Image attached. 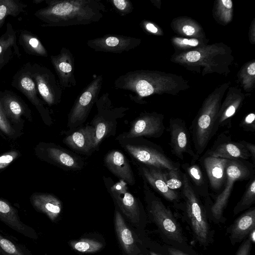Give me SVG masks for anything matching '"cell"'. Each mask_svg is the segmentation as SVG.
<instances>
[{
    "label": "cell",
    "instance_id": "6da1fadb",
    "mask_svg": "<svg viewBox=\"0 0 255 255\" xmlns=\"http://www.w3.org/2000/svg\"><path fill=\"white\" fill-rule=\"evenodd\" d=\"M47 6L36 10L34 16L43 27H66L97 22L106 12L100 0H46Z\"/></svg>",
    "mask_w": 255,
    "mask_h": 255
},
{
    "label": "cell",
    "instance_id": "7a4b0ae2",
    "mask_svg": "<svg viewBox=\"0 0 255 255\" xmlns=\"http://www.w3.org/2000/svg\"><path fill=\"white\" fill-rule=\"evenodd\" d=\"M121 147L135 164L152 167L161 170H179L180 164L172 160L159 145L143 138L117 137Z\"/></svg>",
    "mask_w": 255,
    "mask_h": 255
},
{
    "label": "cell",
    "instance_id": "3957f363",
    "mask_svg": "<svg viewBox=\"0 0 255 255\" xmlns=\"http://www.w3.org/2000/svg\"><path fill=\"white\" fill-rule=\"evenodd\" d=\"M255 165L243 159L229 160L226 167V180L223 188L218 194L205 200L209 206L212 217L217 221H224L223 212L228 204L234 184L238 181L248 180L255 174Z\"/></svg>",
    "mask_w": 255,
    "mask_h": 255
},
{
    "label": "cell",
    "instance_id": "277c9868",
    "mask_svg": "<svg viewBox=\"0 0 255 255\" xmlns=\"http://www.w3.org/2000/svg\"><path fill=\"white\" fill-rule=\"evenodd\" d=\"M183 180V186L180 190L182 202L178 206L181 205L184 208L197 241L206 245L208 242L209 229L205 209L184 173Z\"/></svg>",
    "mask_w": 255,
    "mask_h": 255
},
{
    "label": "cell",
    "instance_id": "5b68a950",
    "mask_svg": "<svg viewBox=\"0 0 255 255\" xmlns=\"http://www.w3.org/2000/svg\"><path fill=\"white\" fill-rule=\"evenodd\" d=\"M143 191L148 213L161 232L174 242L184 243L185 240L181 229L171 210L144 181Z\"/></svg>",
    "mask_w": 255,
    "mask_h": 255
},
{
    "label": "cell",
    "instance_id": "8992f818",
    "mask_svg": "<svg viewBox=\"0 0 255 255\" xmlns=\"http://www.w3.org/2000/svg\"><path fill=\"white\" fill-rule=\"evenodd\" d=\"M103 80L102 75H94L92 80L77 97L68 114L67 126L70 129L77 128L86 121L99 98Z\"/></svg>",
    "mask_w": 255,
    "mask_h": 255
},
{
    "label": "cell",
    "instance_id": "52a82bcc",
    "mask_svg": "<svg viewBox=\"0 0 255 255\" xmlns=\"http://www.w3.org/2000/svg\"><path fill=\"white\" fill-rule=\"evenodd\" d=\"M103 179L107 191L123 213L132 223H138L141 206L139 199L128 190V184L121 179L115 182L109 177Z\"/></svg>",
    "mask_w": 255,
    "mask_h": 255
},
{
    "label": "cell",
    "instance_id": "ba28073f",
    "mask_svg": "<svg viewBox=\"0 0 255 255\" xmlns=\"http://www.w3.org/2000/svg\"><path fill=\"white\" fill-rule=\"evenodd\" d=\"M31 73L43 100L50 106L59 103L63 89L51 71L44 66L33 63L31 64Z\"/></svg>",
    "mask_w": 255,
    "mask_h": 255
},
{
    "label": "cell",
    "instance_id": "9c48e42d",
    "mask_svg": "<svg viewBox=\"0 0 255 255\" xmlns=\"http://www.w3.org/2000/svg\"><path fill=\"white\" fill-rule=\"evenodd\" d=\"M163 120V116L160 114L142 113L131 123L128 131L121 133L117 137L159 138L165 130Z\"/></svg>",
    "mask_w": 255,
    "mask_h": 255
},
{
    "label": "cell",
    "instance_id": "30bf717a",
    "mask_svg": "<svg viewBox=\"0 0 255 255\" xmlns=\"http://www.w3.org/2000/svg\"><path fill=\"white\" fill-rule=\"evenodd\" d=\"M168 130L170 134L169 145L172 153L181 160L184 154H188L192 159L198 160L191 146L190 134L185 122L180 119H170Z\"/></svg>",
    "mask_w": 255,
    "mask_h": 255
},
{
    "label": "cell",
    "instance_id": "8fae6325",
    "mask_svg": "<svg viewBox=\"0 0 255 255\" xmlns=\"http://www.w3.org/2000/svg\"><path fill=\"white\" fill-rule=\"evenodd\" d=\"M204 154L230 160H248L251 157L250 153L241 140L237 142L232 140L227 131L218 135L212 147Z\"/></svg>",
    "mask_w": 255,
    "mask_h": 255
},
{
    "label": "cell",
    "instance_id": "7c38bea8",
    "mask_svg": "<svg viewBox=\"0 0 255 255\" xmlns=\"http://www.w3.org/2000/svg\"><path fill=\"white\" fill-rule=\"evenodd\" d=\"M140 42V39L131 36L106 34L88 40L87 45L96 52L122 53L134 49Z\"/></svg>",
    "mask_w": 255,
    "mask_h": 255
},
{
    "label": "cell",
    "instance_id": "4fadbf2b",
    "mask_svg": "<svg viewBox=\"0 0 255 255\" xmlns=\"http://www.w3.org/2000/svg\"><path fill=\"white\" fill-rule=\"evenodd\" d=\"M229 160L205 154L198 159L213 196L219 193L223 188L226 180V167Z\"/></svg>",
    "mask_w": 255,
    "mask_h": 255
},
{
    "label": "cell",
    "instance_id": "5bb4252c",
    "mask_svg": "<svg viewBox=\"0 0 255 255\" xmlns=\"http://www.w3.org/2000/svg\"><path fill=\"white\" fill-rule=\"evenodd\" d=\"M144 181L166 200L178 206L181 202L180 192L170 190L163 177L162 170L152 167L135 164Z\"/></svg>",
    "mask_w": 255,
    "mask_h": 255
},
{
    "label": "cell",
    "instance_id": "9a60e30c",
    "mask_svg": "<svg viewBox=\"0 0 255 255\" xmlns=\"http://www.w3.org/2000/svg\"><path fill=\"white\" fill-rule=\"evenodd\" d=\"M50 60L63 90L76 85L74 56L68 48L62 47L59 53L50 56Z\"/></svg>",
    "mask_w": 255,
    "mask_h": 255
},
{
    "label": "cell",
    "instance_id": "2e32d148",
    "mask_svg": "<svg viewBox=\"0 0 255 255\" xmlns=\"http://www.w3.org/2000/svg\"><path fill=\"white\" fill-rule=\"evenodd\" d=\"M45 152L51 162L65 170H80L85 165L84 159L80 156L58 145H48Z\"/></svg>",
    "mask_w": 255,
    "mask_h": 255
},
{
    "label": "cell",
    "instance_id": "e0dca14e",
    "mask_svg": "<svg viewBox=\"0 0 255 255\" xmlns=\"http://www.w3.org/2000/svg\"><path fill=\"white\" fill-rule=\"evenodd\" d=\"M105 166L116 177L124 180L128 185L133 186L135 176L129 162L123 152L118 150L109 151L104 156Z\"/></svg>",
    "mask_w": 255,
    "mask_h": 255
},
{
    "label": "cell",
    "instance_id": "ac0fdd59",
    "mask_svg": "<svg viewBox=\"0 0 255 255\" xmlns=\"http://www.w3.org/2000/svg\"><path fill=\"white\" fill-rule=\"evenodd\" d=\"M31 64L26 63L14 75L11 85L22 93L33 104L40 107L36 85L31 77Z\"/></svg>",
    "mask_w": 255,
    "mask_h": 255
},
{
    "label": "cell",
    "instance_id": "d6986e66",
    "mask_svg": "<svg viewBox=\"0 0 255 255\" xmlns=\"http://www.w3.org/2000/svg\"><path fill=\"white\" fill-rule=\"evenodd\" d=\"M0 220L11 229L32 240L38 238L35 230L21 221L17 210L7 201L0 199Z\"/></svg>",
    "mask_w": 255,
    "mask_h": 255
},
{
    "label": "cell",
    "instance_id": "ffe728a7",
    "mask_svg": "<svg viewBox=\"0 0 255 255\" xmlns=\"http://www.w3.org/2000/svg\"><path fill=\"white\" fill-rule=\"evenodd\" d=\"M94 135L93 126H87L66 136L63 141L64 144L75 151L90 154L94 151Z\"/></svg>",
    "mask_w": 255,
    "mask_h": 255
},
{
    "label": "cell",
    "instance_id": "44dd1931",
    "mask_svg": "<svg viewBox=\"0 0 255 255\" xmlns=\"http://www.w3.org/2000/svg\"><path fill=\"white\" fill-rule=\"evenodd\" d=\"M198 160L192 159L190 162L180 165L187 176L193 188L200 197L206 200L210 196L207 178Z\"/></svg>",
    "mask_w": 255,
    "mask_h": 255
},
{
    "label": "cell",
    "instance_id": "7402d4cb",
    "mask_svg": "<svg viewBox=\"0 0 255 255\" xmlns=\"http://www.w3.org/2000/svg\"><path fill=\"white\" fill-rule=\"evenodd\" d=\"M255 208L253 207L242 214L227 229L232 245L243 241L255 230Z\"/></svg>",
    "mask_w": 255,
    "mask_h": 255
},
{
    "label": "cell",
    "instance_id": "603a6c76",
    "mask_svg": "<svg viewBox=\"0 0 255 255\" xmlns=\"http://www.w3.org/2000/svg\"><path fill=\"white\" fill-rule=\"evenodd\" d=\"M17 42L16 31L8 22L5 31L0 36V70L14 57L21 56Z\"/></svg>",
    "mask_w": 255,
    "mask_h": 255
},
{
    "label": "cell",
    "instance_id": "cb8c5ba5",
    "mask_svg": "<svg viewBox=\"0 0 255 255\" xmlns=\"http://www.w3.org/2000/svg\"><path fill=\"white\" fill-rule=\"evenodd\" d=\"M31 202L38 211L45 214L52 222L59 216L62 209L61 201L55 196L47 193H35Z\"/></svg>",
    "mask_w": 255,
    "mask_h": 255
},
{
    "label": "cell",
    "instance_id": "d4e9b609",
    "mask_svg": "<svg viewBox=\"0 0 255 255\" xmlns=\"http://www.w3.org/2000/svg\"><path fill=\"white\" fill-rule=\"evenodd\" d=\"M115 226L119 240L125 252L129 255H136L139 253L140 251L132 232L117 209L115 212Z\"/></svg>",
    "mask_w": 255,
    "mask_h": 255
},
{
    "label": "cell",
    "instance_id": "484cf974",
    "mask_svg": "<svg viewBox=\"0 0 255 255\" xmlns=\"http://www.w3.org/2000/svg\"><path fill=\"white\" fill-rule=\"evenodd\" d=\"M0 100L6 115L18 120L25 113V107L20 98L13 91L0 90Z\"/></svg>",
    "mask_w": 255,
    "mask_h": 255
},
{
    "label": "cell",
    "instance_id": "4316f807",
    "mask_svg": "<svg viewBox=\"0 0 255 255\" xmlns=\"http://www.w3.org/2000/svg\"><path fill=\"white\" fill-rule=\"evenodd\" d=\"M18 44L25 52L30 55L47 57L48 52L38 37L26 30H22L19 33Z\"/></svg>",
    "mask_w": 255,
    "mask_h": 255
},
{
    "label": "cell",
    "instance_id": "83f0119b",
    "mask_svg": "<svg viewBox=\"0 0 255 255\" xmlns=\"http://www.w3.org/2000/svg\"><path fill=\"white\" fill-rule=\"evenodd\" d=\"M0 255H33L23 244L0 229Z\"/></svg>",
    "mask_w": 255,
    "mask_h": 255
},
{
    "label": "cell",
    "instance_id": "f1b7e54d",
    "mask_svg": "<svg viewBox=\"0 0 255 255\" xmlns=\"http://www.w3.org/2000/svg\"><path fill=\"white\" fill-rule=\"evenodd\" d=\"M27 4L19 0H0V28L8 16L16 17L25 11Z\"/></svg>",
    "mask_w": 255,
    "mask_h": 255
},
{
    "label": "cell",
    "instance_id": "f546056e",
    "mask_svg": "<svg viewBox=\"0 0 255 255\" xmlns=\"http://www.w3.org/2000/svg\"><path fill=\"white\" fill-rule=\"evenodd\" d=\"M255 203V175L249 180L245 192L234 208L233 213L236 215L239 213L249 209Z\"/></svg>",
    "mask_w": 255,
    "mask_h": 255
},
{
    "label": "cell",
    "instance_id": "4dcf8cb0",
    "mask_svg": "<svg viewBox=\"0 0 255 255\" xmlns=\"http://www.w3.org/2000/svg\"><path fill=\"white\" fill-rule=\"evenodd\" d=\"M183 173L179 170H162L163 179L167 187L172 190L177 191L181 189Z\"/></svg>",
    "mask_w": 255,
    "mask_h": 255
},
{
    "label": "cell",
    "instance_id": "1f68e13d",
    "mask_svg": "<svg viewBox=\"0 0 255 255\" xmlns=\"http://www.w3.org/2000/svg\"><path fill=\"white\" fill-rule=\"evenodd\" d=\"M72 248L81 253H95L102 249L103 245L93 240L82 239L70 243Z\"/></svg>",
    "mask_w": 255,
    "mask_h": 255
},
{
    "label": "cell",
    "instance_id": "d6a6232c",
    "mask_svg": "<svg viewBox=\"0 0 255 255\" xmlns=\"http://www.w3.org/2000/svg\"><path fill=\"white\" fill-rule=\"evenodd\" d=\"M114 8L122 16L130 13L133 9L131 1L129 0H110Z\"/></svg>",
    "mask_w": 255,
    "mask_h": 255
},
{
    "label": "cell",
    "instance_id": "836d02e7",
    "mask_svg": "<svg viewBox=\"0 0 255 255\" xmlns=\"http://www.w3.org/2000/svg\"><path fill=\"white\" fill-rule=\"evenodd\" d=\"M239 127L244 131L255 132V114L251 113L248 114L241 122Z\"/></svg>",
    "mask_w": 255,
    "mask_h": 255
},
{
    "label": "cell",
    "instance_id": "e575fe53",
    "mask_svg": "<svg viewBox=\"0 0 255 255\" xmlns=\"http://www.w3.org/2000/svg\"><path fill=\"white\" fill-rule=\"evenodd\" d=\"M0 129L5 133L10 134L12 133V129L10 126L6 118V114L1 105L0 100Z\"/></svg>",
    "mask_w": 255,
    "mask_h": 255
},
{
    "label": "cell",
    "instance_id": "d590c367",
    "mask_svg": "<svg viewBox=\"0 0 255 255\" xmlns=\"http://www.w3.org/2000/svg\"><path fill=\"white\" fill-rule=\"evenodd\" d=\"M17 155V152L13 151L0 156V169L8 166Z\"/></svg>",
    "mask_w": 255,
    "mask_h": 255
},
{
    "label": "cell",
    "instance_id": "8d00e7d4",
    "mask_svg": "<svg viewBox=\"0 0 255 255\" xmlns=\"http://www.w3.org/2000/svg\"><path fill=\"white\" fill-rule=\"evenodd\" d=\"M252 242L248 238L245 240L238 249L236 255H250Z\"/></svg>",
    "mask_w": 255,
    "mask_h": 255
},
{
    "label": "cell",
    "instance_id": "74e56055",
    "mask_svg": "<svg viewBox=\"0 0 255 255\" xmlns=\"http://www.w3.org/2000/svg\"><path fill=\"white\" fill-rule=\"evenodd\" d=\"M242 143L245 146L247 150L249 151L251 155V158L252 159L253 164L255 165V145L254 143L249 142L246 140H241Z\"/></svg>",
    "mask_w": 255,
    "mask_h": 255
},
{
    "label": "cell",
    "instance_id": "f35d334b",
    "mask_svg": "<svg viewBox=\"0 0 255 255\" xmlns=\"http://www.w3.org/2000/svg\"><path fill=\"white\" fill-rule=\"evenodd\" d=\"M201 58V54L196 51H190L186 55V58L189 62H195Z\"/></svg>",
    "mask_w": 255,
    "mask_h": 255
},
{
    "label": "cell",
    "instance_id": "ab89813d",
    "mask_svg": "<svg viewBox=\"0 0 255 255\" xmlns=\"http://www.w3.org/2000/svg\"><path fill=\"white\" fill-rule=\"evenodd\" d=\"M180 43L192 46H196L198 44L199 42L197 39H183L181 40Z\"/></svg>",
    "mask_w": 255,
    "mask_h": 255
},
{
    "label": "cell",
    "instance_id": "60d3db41",
    "mask_svg": "<svg viewBox=\"0 0 255 255\" xmlns=\"http://www.w3.org/2000/svg\"><path fill=\"white\" fill-rule=\"evenodd\" d=\"M184 33L188 36L192 35L195 32V28L189 25H186L182 28Z\"/></svg>",
    "mask_w": 255,
    "mask_h": 255
},
{
    "label": "cell",
    "instance_id": "b9f144b4",
    "mask_svg": "<svg viewBox=\"0 0 255 255\" xmlns=\"http://www.w3.org/2000/svg\"><path fill=\"white\" fill-rule=\"evenodd\" d=\"M167 251L169 255H188L183 252L173 248H169Z\"/></svg>",
    "mask_w": 255,
    "mask_h": 255
},
{
    "label": "cell",
    "instance_id": "7bdbcfd3",
    "mask_svg": "<svg viewBox=\"0 0 255 255\" xmlns=\"http://www.w3.org/2000/svg\"><path fill=\"white\" fill-rule=\"evenodd\" d=\"M145 27L148 31L153 33H155L158 31L157 27L151 23L148 22L145 23Z\"/></svg>",
    "mask_w": 255,
    "mask_h": 255
},
{
    "label": "cell",
    "instance_id": "ee69618b",
    "mask_svg": "<svg viewBox=\"0 0 255 255\" xmlns=\"http://www.w3.org/2000/svg\"><path fill=\"white\" fill-rule=\"evenodd\" d=\"M248 73L251 75H255V63L250 64L247 69Z\"/></svg>",
    "mask_w": 255,
    "mask_h": 255
},
{
    "label": "cell",
    "instance_id": "f6af8a7d",
    "mask_svg": "<svg viewBox=\"0 0 255 255\" xmlns=\"http://www.w3.org/2000/svg\"><path fill=\"white\" fill-rule=\"evenodd\" d=\"M223 4L227 8H231L232 7V1L231 0H222Z\"/></svg>",
    "mask_w": 255,
    "mask_h": 255
},
{
    "label": "cell",
    "instance_id": "bcb514c9",
    "mask_svg": "<svg viewBox=\"0 0 255 255\" xmlns=\"http://www.w3.org/2000/svg\"><path fill=\"white\" fill-rule=\"evenodd\" d=\"M255 230H254L252 231L250 234L249 235V238L251 240V241L253 243H255Z\"/></svg>",
    "mask_w": 255,
    "mask_h": 255
},
{
    "label": "cell",
    "instance_id": "7dc6e473",
    "mask_svg": "<svg viewBox=\"0 0 255 255\" xmlns=\"http://www.w3.org/2000/svg\"><path fill=\"white\" fill-rule=\"evenodd\" d=\"M43 1L44 0H34L33 2L35 4H39Z\"/></svg>",
    "mask_w": 255,
    "mask_h": 255
},
{
    "label": "cell",
    "instance_id": "c3c4849f",
    "mask_svg": "<svg viewBox=\"0 0 255 255\" xmlns=\"http://www.w3.org/2000/svg\"><path fill=\"white\" fill-rule=\"evenodd\" d=\"M150 255H158L154 252H150Z\"/></svg>",
    "mask_w": 255,
    "mask_h": 255
}]
</instances>
